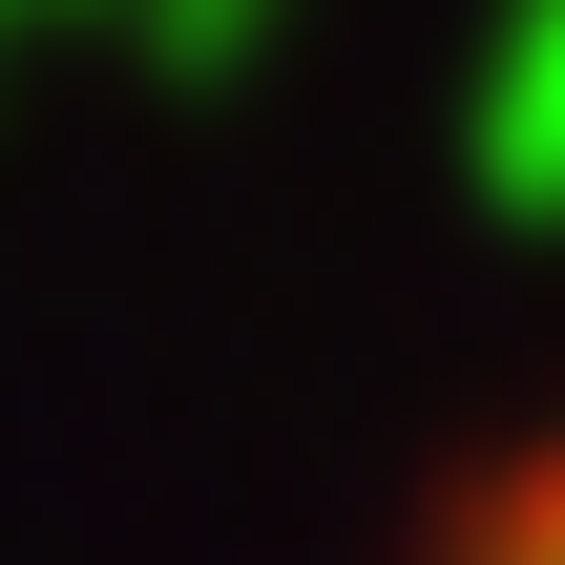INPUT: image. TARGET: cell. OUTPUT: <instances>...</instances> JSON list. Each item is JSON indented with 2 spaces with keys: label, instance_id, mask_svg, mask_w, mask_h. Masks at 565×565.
<instances>
[{
  "label": "cell",
  "instance_id": "6da1fadb",
  "mask_svg": "<svg viewBox=\"0 0 565 565\" xmlns=\"http://www.w3.org/2000/svg\"><path fill=\"white\" fill-rule=\"evenodd\" d=\"M440 565H565V440H545V461H524V482H503V503H482Z\"/></svg>",
  "mask_w": 565,
  "mask_h": 565
}]
</instances>
